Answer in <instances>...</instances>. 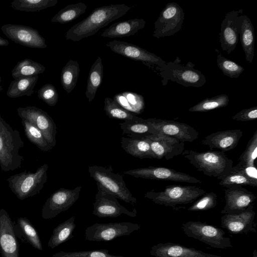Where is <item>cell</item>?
<instances>
[{
	"mask_svg": "<svg viewBox=\"0 0 257 257\" xmlns=\"http://www.w3.org/2000/svg\"><path fill=\"white\" fill-rule=\"evenodd\" d=\"M79 72V65L76 61L73 60H69L62 68L60 81L67 93H70L75 87Z\"/></svg>",
	"mask_w": 257,
	"mask_h": 257,
	"instance_id": "obj_35",
	"label": "cell"
},
{
	"mask_svg": "<svg viewBox=\"0 0 257 257\" xmlns=\"http://www.w3.org/2000/svg\"><path fill=\"white\" fill-rule=\"evenodd\" d=\"M113 99L121 107L134 114H140L144 111V97L136 93L123 92L114 96Z\"/></svg>",
	"mask_w": 257,
	"mask_h": 257,
	"instance_id": "obj_32",
	"label": "cell"
},
{
	"mask_svg": "<svg viewBox=\"0 0 257 257\" xmlns=\"http://www.w3.org/2000/svg\"><path fill=\"white\" fill-rule=\"evenodd\" d=\"M119 125L123 134L131 138L142 139L160 133L149 125L146 119L139 117L133 120H124Z\"/></svg>",
	"mask_w": 257,
	"mask_h": 257,
	"instance_id": "obj_28",
	"label": "cell"
},
{
	"mask_svg": "<svg viewBox=\"0 0 257 257\" xmlns=\"http://www.w3.org/2000/svg\"><path fill=\"white\" fill-rule=\"evenodd\" d=\"M257 157V130L248 141L246 148L238 159L239 165L255 167V160Z\"/></svg>",
	"mask_w": 257,
	"mask_h": 257,
	"instance_id": "obj_42",
	"label": "cell"
},
{
	"mask_svg": "<svg viewBox=\"0 0 257 257\" xmlns=\"http://www.w3.org/2000/svg\"><path fill=\"white\" fill-rule=\"evenodd\" d=\"M146 121L159 133L185 143H192L198 138L199 134L193 126L183 122L160 118H148Z\"/></svg>",
	"mask_w": 257,
	"mask_h": 257,
	"instance_id": "obj_16",
	"label": "cell"
},
{
	"mask_svg": "<svg viewBox=\"0 0 257 257\" xmlns=\"http://www.w3.org/2000/svg\"><path fill=\"white\" fill-rule=\"evenodd\" d=\"M229 102L228 96L222 94L206 98L189 109L190 112H206L226 106Z\"/></svg>",
	"mask_w": 257,
	"mask_h": 257,
	"instance_id": "obj_40",
	"label": "cell"
},
{
	"mask_svg": "<svg viewBox=\"0 0 257 257\" xmlns=\"http://www.w3.org/2000/svg\"><path fill=\"white\" fill-rule=\"evenodd\" d=\"M3 33L11 40L21 45L32 48H47L45 39L39 31L30 27L17 24H6L1 27Z\"/></svg>",
	"mask_w": 257,
	"mask_h": 257,
	"instance_id": "obj_17",
	"label": "cell"
},
{
	"mask_svg": "<svg viewBox=\"0 0 257 257\" xmlns=\"http://www.w3.org/2000/svg\"><path fill=\"white\" fill-rule=\"evenodd\" d=\"M1 81H2V78H1V77L0 76V91H2L3 90V89L2 86L1 85Z\"/></svg>",
	"mask_w": 257,
	"mask_h": 257,
	"instance_id": "obj_50",
	"label": "cell"
},
{
	"mask_svg": "<svg viewBox=\"0 0 257 257\" xmlns=\"http://www.w3.org/2000/svg\"><path fill=\"white\" fill-rule=\"evenodd\" d=\"M150 253L155 257H221L171 242L154 245L151 248Z\"/></svg>",
	"mask_w": 257,
	"mask_h": 257,
	"instance_id": "obj_23",
	"label": "cell"
},
{
	"mask_svg": "<svg viewBox=\"0 0 257 257\" xmlns=\"http://www.w3.org/2000/svg\"><path fill=\"white\" fill-rule=\"evenodd\" d=\"M112 171L111 166L106 167L94 165L88 167L90 176L96 182L97 186L117 199L134 205L137 199L132 196L122 176Z\"/></svg>",
	"mask_w": 257,
	"mask_h": 257,
	"instance_id": "obj_5",
	"label": "cell"
},
{
	"mask_svg": "<svg viewBox=\"0 0 257 257\" xmlns=\"http://www.w3.org/2000/svg\"><path fill=\"white\" fill-rule=\"evenodd\" d=\"M182 155L198 171L218 180L228 174L233 167L232 160L221 151L185 150Z\"/></svg>",
	"mask_w": 257,
	"mask_h": 257,
	"instance_id": "obj_2",
	"label": "cell"
},
{
	"mask_svg": "<svg viewBox=\"0 0 257 257\" xmlns=\"http://www.w3.org/2000/svg\"><path fill=\"white\" fill-rule=\"evenodd\" d=\"M146 25L143 19H134L115 23L105 29L101 36L110 38H122L134 35Z\"/></svg>",
	"mask_w": 257,
	"mask_h": 257,
	"instance_id": "obj_25",
	"label": "cell"
},
{
	"mask_svg": "<svg viewBox=\"0 0 257 257\" xmlns=\"http://www.w3.org/2000/svg\"><path fill=\"white\" fill-rule=\"evenodd\" d=\"M104 110L110 118L127 120L138 118L134 113L121 107L115 100L109 97L104 99Z\"/></svg>",
	"mask_w": 257,
	"mask_h": 257,
	"instance_id": "obj_41",
	"label": "cell"
},
{
	"mask_svg": "<svg viewBox=\"0 0 257 257\" xmlns=\"http://www.w3.org/2000/svg\"><path fill=\"white\" fill-rule=\"evenodd\" d=\"M255 216V212L252 204L241 213L223 215L220 219L221 226L232 234L256 233Z\"/></svg>",
	"mask_w": 257,
	"mask_h": 257,
	"instance_id": "obj_19",
	"label": "cell"
},
{
	"mask_svg": "<svg viewBox=\"0 0 257 257\" xmlns=\"http://www.w3.org/2000/svg\"><path fill=\"white\" fill-rule=\"evenodd\" d=\"M103 67L101 57H98L92 65L89 72L85 95L89 102L94 98L103 78Z\"/></svg>",
	"mask_w": 257,
	"mask_h": 257,
	"instance_id": "obj_31",
	"label": "cell"
},
{
	"mask_svg": "<svg viewBox=\"0 0 257 257\" xmlns=\"http://www.w3.org/2000/svg\"><path fill=\"white\" fill-rule=\"evenodd\" d=\"M106 46L116 54L148 65H156L161 68L166 63L161 57L135 44L114 40L108 42Z\"/></svg>",
	"mask_w": 257,
	"mask_h": 257,
	"instance_id": "obj_15",
	"label": "cell"
},
{
	"mask_svg": "<svg viewBox=\"0 0 257 257\" xmlns=\"http://www.w3.org/2000/svg\"><path fill=\"white\" fill-rule=\"evenodd\" d=\"M24 146L20 132L8 123L0 113V167L3 171H14L21 167L24 159L19 152Z\"/></svg>",
	"mask_w": 257,
	"mask_h": 257,
	"instance_id": "obj_3",
	"label": "cell"
},
{
	"mask_svg": "<svg viewBox=\"0 0 257 257\" xmlns=\"http://www.w3.org/2000/svg\"><path fill=\"white\" fill-rule=\"evenodd\" d=\"M256 196L240 186H233L224 190L225 205L220 213L235 214L245 211L252 204Z\"/></svg>",
	"mask_w": 257,
	"mask_h": 257,
	"instance_id": "obj_20",
	"label": "cell"
},
{
	"mask_svg": "<svg viewBox=\"0 0 257 257\" xmlns=\"http://www.w3.org/2000/svg\"><path fill=\"white\" fill-rule=\"evenodd\" d=\"M182 229L188 237L198 240L213 248L232 247L230 239L220 228L199 221H189L183 223Z\"/></svg>",
	"mask_w": 257,
	"mask_h": 257,
	"instance_id": "obj_8",
	"label": "cell"
},
{
	"mask_svg": "<svg viewBox=\"0 0 257 257\" xmlns=\"http://www.w3.org/2000/svg\"><path fill=\"white\" fill-rule=\"evenodd\" d=\"M86 9L87 6L83 3L69 5L55 15L51 22L61 24L70 22L84 14Z\"/></svg>",
	"mask_w": 257,
	"mask_h": 257,
	"instance_id": "obj_37",
	"label": "cell"
},
{
	"mask_svg": "<svg viewBox=\"0 0 257 257\" xmlns=\"http://www.w3.org/2000/svg\"><path fill=\"white\" fill-rule=\"evenodd\" d=\"M251 257H257V251L256 249H254L253 252H252V255Z\"/></svg>",
	"mask_w": 257,
	"mask_h": 257,
	"instance_id": "obj_49",
	"label": "cell"
},
{
	"mask_svg": "<svg viewBox=\"0 0 257 257\" xmlns=\"http://www.w3.org/2000/svg\"><path fill=\"white\" fill-rule=\"evenodd\" d=\"M93 203V214L99 217H117L125 214L132 217L137 216L136 208L130 211L122 206L114 195L105 191L99 186Z\"/></svg>",
	"mask_w": 257,
	"mask_h": 257,
	"instance_id": "obj_14",
	"label": "cell"
},
{
	"mask_svg": "<svg viewBox=\"0 0 257 257\" xmlns=\"http://www.w3.org/2000/svg\"><path fill=\"white\" fill-rule=\"evenodd\" d=\"M140 228V225L130 222L94 223L85 230V239L92 241H108L130 235Z\"/></svg>",
	"mask_w": 257,
	"mask_h": 257,
	"instance_id": "obj_9",
	"label": "cell"
},
{
	"mask_svg": "<svg viewBox=\"0 0 257 257\" xmlns=\"http://www.w3.org/2000/svg\"><path fill=\"white\" fill-rule=\"evenodd\" d=\"M75 219V216H72L53 229L48 242V247L53 249L74 237L72 233L76 227Z\"/></svg>",
	"mask_w": 257,
	"mask_h": 257,
	"instance_id": "obj_29",
	"label": "cell"
},
{
	"mask_svg": "<svg viewBox=\"0 0 257 257\" xmlns=\"http://www.w3.org/2000/svg\"><path fill=\"white\" fill-rule=\"evenodd\" d=\"M242 136V132L240 130L218 131L206 136L201 144L211 150L218 149L225 152L234 149Z\"/></svg>",
	"mask_w": 257,
	"mask_h": 257,
	"instance_id": "obj_24",
	"label": "cell"
},
{
	"mask_svg": "<svg viewBox=\"0 0 257 257\" xmlns=\"http://www.w3.org/2000/svg\"><path fill=\"white\" fill-rule=\"evenodd\" d=\"M131 8L125 4L96 8L85 19L70 28L65 34V38L75 42L92 36L100 29L125 15Z\"/></svg>",
	"mask_w": 257,
	"mask_h": 257,
	"instance_id": "obj_1",
	"label": "cell"
},
{
	"mask_svg": "<svg viewBox=\"0 0 257 257\" xmlns=\"http://www.w3.org/2000/svg\"><path fill=\"white\" fill-rule=\"evenodd\" d=\"M217 204V195L214 192L205 193L190 206V211H206L214 208Z\"/></svg>",
	"mask_w": 257,
	"mask_h": 257,
	"instance_id": "obj_44",
	"label": "cell"
},
{
	"mask_svg": "<svg viewBox=\"0 0 257 257\" xmlns=\"http://www.w3.org/2000/svg\"><path fill=\"white\" fill-rule=\"evenodd\" d=\"M81 189L80 186L73 189L61 188L54 192L43 206L42 217L45 219H52L67 210L78 199Z\"/></svg>",
	"mask_w": 257,
	"mask_h": 257,
	"instance_id": "obj_13",
	"label": "cell"
},
{
	"mask_svg": "<svg viewBox=\"0 0 257 257\" xmlns=\"http://www.w3.org/2000/svg\"><path fill=\"white\" fill-rule=\"evenodd\" d=\"M122 148L131 156L143 159H155L148 140L145 138L135 139L122 137L120 139Z\"/></svg>",
	"mask_w": 257,
	"mask_h": 257,
	"instance_id": "obj_27",
	"label": "cell"
},
{
	"mask_svg": "<svg viewBox=\"0 0 257 257\" xmlns=\"http://www.w3.org/2000/svg\"><path fill=\"white\" fill-rule=\"evenodd\" d=\"M17 228L24 240L35 248L43 250L42 244L37 230L26 217H21L17 219Z\"/></svg>",
	"mask_w": 257,
	"mask_h": 257,
	"instance_id": "obj_34",
	"label": "cell"
},
{
	"mask_svg": "<svg viewBox=\"0 0 257 257\" xmlns=\"http://www.w3.org/2000/svg\"><path fill=\"white\" fill-rule=\"evenodd\" d=\"M205 193L204 190L197 186L171 185L166 186L162 191H149L144 197L159 205L175 207L193 203Z\"/></svg>",
	"mask_w": 257,
	"mask_h": 257,
	"instance_id": "obj_4",
	"label": "cell"
},
{
	"mask_svg": "<svg viewBox=\"0 0 257 257\" xmlns=\"http://www.w3.org/2000/svg\"><path fill=\"white\" fill-rule=\"evenodd\" d=\"M242 10H233L227 13L222 21L219 41L220 47L223 51L230 54L236 48L238 41L239 32L241 23Z\"/></svg>",
	"mask_w": 257,
	"mask_h": 257,
	"instance_id": "obj_18",
	"label": "cell"
},
{
	"mask_svg": "<svg viewBox=\"0 0 257 257\" xmlns=\"http://www.w3.org/2000/svg\"><path fill=\"white\" fill-rule=\"evenodd\" d=\"M239 37L246 60L251 63L254 53V31L253 24L246 15H241Z\"/></svg>",
	"mask_w": 257,
	"mask_h": 257,
	"instance_id": "obj_26",
	"label": "cell"
},
{
	"mask_svg": "<svg viewBox=\"0 0 257 257\" xmlns=\"http://www.w3.org/2000/svg\"><path fill=\"white\" fill-rule=\"evenodd\" d=\"M52 257H58V256H55V255H53L52 256Z\"/></svg>",
	"mask_w": 257,
	"mask_h": 257,
	"instance_id": "obj_51",
	"label": "cell"
},
{
	"mask_svg": "<svg viewBox=\"0 0 257 257\" xmlns=\"http://www.w3.org/2000/svg\"><path fill=\"white\" fill-rule=\"evenodd\" d=\"M9 44V41L0 36V46H7Z\"/></svg>",
	"mask_w": 257,
	"mask_h": 257,
	"instance_id": "obj_48",
	"label": "cell"
},
{
	"mask_svg": "<svg viewBox=\"0 0 257 257\" xmlns=\"http://www.w3.org/2000/svg\"><path fill=\"white\" fill-rule=\"evenodd\" d=\"M155 159H171L182 154L185 149V143L176 138L159 133L145 137Z\"/></svg>",
	"mask_w": 257,
	"mask_h": 257,
	"instance_id": "obj_21",
	"label": "cell"
},
{
	"mask_svg": "<svg viewBox=\"0 0 257 257\" xmlns=\"http://www.w3.org/2000/svg\"><path fill=\"white\" fill-rule=\"evenodd\" d=\"M184 19L183 10L177 3L167 4L154 24L153 36L160 38L173 36L181 30Z\"/></svg>",
	"mask_w": 257,
	"mask_h": 257,
	"instance_id": "obj_10",
	"label": "cell"
},
{
	"mask_svg": "<svg viewBox=\"0 0 257 257\" xmlns=\"http://www.w3.org/2000/svg\"><path fill=\"white\" fill-rule=\"evenodd\" d=\"M38 97L50 106H54L58 101V94L55 86L50 83L44 85L37 91Z\"/></svg>",
	"mask_w": 257,
	"mask_h": 257,
	"instance_id": "obj_46",
	"label": "cell"
},
{
	"mask_svg": "<svg viewBox=\"0 0 257 257\" xmlns=\"http://www.w3.org/2000/svg\"><path fill=\"white\" fill-rule=\"evenodd\" d=\"M54 255L58 257H127L110 254L106 249L74 252L60 251Z\"/></svg>",
	"mask_w": 257,
	"mask_h": 257,
	"instance_id": "obj_45",
	"label": "cell"
},
{
	"mask_svg": "<svg viewBox=\"0 0 257 257\" xmlns=\"http://www.w3.org/2000/svg\"><path fill=\"white\" fill-rule=\"evenodd\" d=\"M57 3V0H14L11 5L15 10L35 12L53 7Z\"/></svg>",
	"mask_w": 257,
	"mask_h": 257,
	"instance_id": "obj_38",
	"label": "cell"
},
{
	"mask_svg": "<svg viewBox=\"0 0 257 257\" xmlns=\"http://www.w3.org/2000/svg\"><path fill=\"white\" fill-rule=\"evenodd\" d=\"M216 62L223 74L231 78H238L244 70L242 66L226 58L221 54L217 55Z\"/></svg>",
	"mask_w": 257,
	"mask_h": 257,
	"instance_id": "obj_43",
	"label": "cell"
},
{
	"mask_svg": "<svg viewBox=\"0 0 257 257\" xmlns=\"http://www.w3.org/2000/svg\"><path fill=\"white\" fill-rule=\"evenodd\" d=\"M122 173L123 175L143 179L202 183L201 180L189 174L162 167L149 166L125 171Z\"/></svg>",
	"mask_w": 257,
	"mask_h": 257,
	"instance_id": "obj_11",
	"label": "cell"
},
{
	"mask_svg": "<svg viewBox=\"0 0 257 257\" xmlns=\"http://www.w3.org/2000/svg\"><path fill=\"white\" fill-rule=\"evenodd\" d=\"M45 67L42 64L30 59L19 61L12 70L14 79L38 75L44 72Z\"/></svg>",
	"mask_w": 257,
	"mask_h": 257,
	"instance_id": "obj_33",
	"label": "cell"
},
{
	"mask_svg": "<svg viewBox=\"0 0 257 257\" xmlns=\"http://www.w3.org/2000/svg\"><path fill=\"white\" fill-rule=\"evenodd\" d=\"M47 164L39 167L34 172L24 171L7 179L8 185L16 197L24 200L39 194L47 180Z\"/></svg>",
	"mask_w": 257,
	"mask_h": 257,
	"instance_id": "obj_6",
	"label": "cell"
},
{
	"mask_svg": "<svg viewBox=\"0 0 257 257\" xmlns=\"http://www.w3.org/2000/svg\"><path fill=\"white\" fill-rule=\"evenodd\" d=\"M232 118L233 120L241 121H247L257 118V106L243 109L234 114Z\"/></svg>",
	"mask_w": 257,
	"mask_h": 257,
	"instance_id": "obj_47",
	"label": "cell"
},
{
	"mask_svg": "<svg viewBox=\"0 0 257 257\" xmlns=\"http://www.w3.org/2000/svg\"><path fill=\"white\" fill-rule=\"evenodd\" d=\"M180 63V60L177 57L174 61L166 63L164 67L159 68L163 86L166 85L169 80L185 87H200L206 83L205 75L193 68L195 64L190 62L186 65Z\"/></svg>",
	"mask_w": 257,
	"mask_h": 257,
	"instance_id": "obj_7",
	"label": "cell"
},
{
	"mask_svg": "<svg viewBox=\"0 0 257 257\" xmlns=\"http://www.w3.org/2000/svg\"><path fill=\"white\" fill-rule=\"evenodd\" d=\"M19 116L38 127L52 149L56 143V126L52 117L45 111L36 106H28L17 109Z\"/></svg>",
	"mask_w": 257,
	"mask_h": 257,
	"instance_id": "obj_12",
	"label": "cell"
},
{
	"mask_svg": "<svg viewBox=\"0 0 257 257\" xmlns=\"http://www.w3.org/2000/svg\"><path fill=\"white\" fill-rule=\"evenodd\" d=\"M22 123L25 135L32 143L44 152H48L52 149L43 134L38 127L25 119H22Z\"/></svg>",
	"mask_w": 257,
	"mask_h": 257,
	"instance_id": "obj_39",
	"label": "cell"
},
{
	"mask_svg": "<svg viewBox=\"0 0 257 257\" xmlns=\"http://www.w3.org/2000/svg\"><path fill=\"white\" fill-rule=\"evenodd\" d=\"M219 182V185L228 188L233 186H250L257 187V180L247 177L235 166L226 175L223 177Z\"/></svg>",
	"mask_w": 257,
	"mask_h": 257,
	"instance_id": "obj_36",
	"label": "cell"
},
{
	"mask_svg": "<svg viewBox=\"0 0 257 257\" xmlns=\"http://www.w3.org/2000/svg\"><path fill=\"white\" fill-rule=\"evenodd\" d=\"M0 251L3 257H19V243L13 222L4 209H0Z\"/></svg>",
	"mask_w": 257,
	"mask_h": 257,
	"instance_id": "obj_22",
	"label": "cell"
},
{
	"mask_svg": "<svg viewBox=\"0 0 257 257\" xmlns=\"http://www.w3.org/2000/svg\"><path fill=\"white\" fill-rule=\"evenodd\" d=\"M38 75L20 78L12 81L7 91V95L12 98H18L25 95L31 96L34 88L38 81Z\"/></svg>",
	"mask_w": 257,
	"mask_h": 257,
	"instance_id": "obj_30",
	"label": "cell"
}]
</instances>
